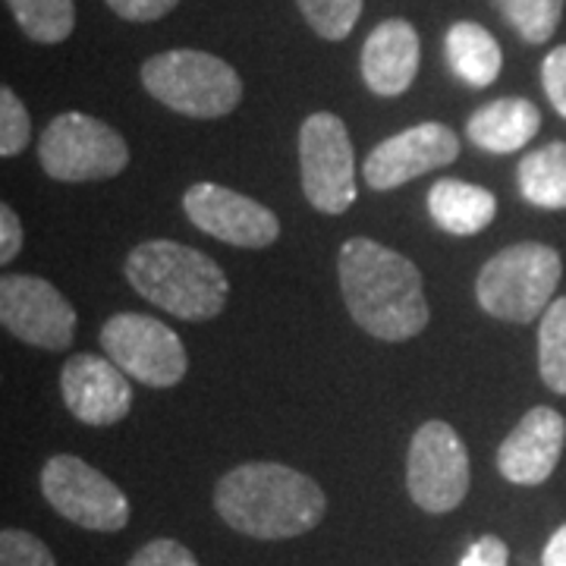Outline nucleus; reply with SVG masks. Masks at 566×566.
I'll use <instances>...</instances> for the list:
<instances>
[{
	"instance_id": "f257e3e1",
	"label": "nucleus",
	"mask_w": 566,
	"mask_h": 566,
	"mask_svg": "<svg viewBox=\"0 0 566 566\" xmlns=\"http://www.w3.org/2000/svg\"><path fill=\"white\" fill-rule=\"evenodd\" d=\"M337 271L346 308L365 334L387 344H403L422 334L431 308L424 300L422 274L406 255L375 240L353 237L340 249Z\"/></svg>"
},
{
	"instance_id": "f03ea898",
	"label": "nucleus",
	"mask_w": 566,
	"mask_h": 566,
	"mask_svg": "<svg viewBox=\"0 0 566 566\" xmlns=\"http://www.w3.org/2000/svg\"><path fill=\"white\" fill-rule=\"evenodd\" d=\"M214 510L230 528L249 538L277 542L318 526L327 497L303 472L281 463H243L214 488Z\"/></svg>"
},
{
	"instance_id": "7ed1b4c3",
	"label": "nucleus",
	"mask_w": 566,
	"mask_h": 566,
	"mask_svg": "<svg viewBox=\"0 0 566 566\" xmlns=\"http://www.w3.org/2000/svg\"><path fill=\"white\" fill-rule=\"evenodd\" d=\"M126 281L142 300L182 322H211L221 315L230 281L221 264L199 249L174 240H148L126 255Z\"/></svg>"
},
{
	"instance_id": "20e7f679",
	"label": "nucleus",
	"mask_w": 566,
	"mask_h": 566,
	"mask_svg": "<svg viewBox=\"0 0 566 566\" xmlns=\"http://www.w3.org/2000/svg\"><path fill=\"white\" fill-rule=\"evenodd\" d=\"M142 85L164 107L192 120L227 117L243 98L240 73L221 57L192 48L148 57L142 66Z\"/></svg>"
},
{
	"instance_id": "39448f33",
	"label": "nucleus",
	"mask_w": 566,
	"mask_h": 566,
	"mask_svg": "<svg viewBox=\"0 0 566 566\" xmlns=\"http://www.w3.org/2000/svg\"><path fill=\"white\" fill-rule=\"evenodd\" d=\"M564 262L545 243H516L491 255L479 271L475 296L491 318L532 324L554 303Z\"/></svg>"
},
{
	"instance_id": "423d86ee",
	"label": "nucleus",
	"mask_w": 566,
	"mask_h": 566,
	"mask_svg": "<svg viewBox=\"0 0 566 566\" xmlns=\"http://www.w3.org/2000/svg\"><path fill=\"white\" fill-rule=\"evenodd\" d=\"M39 161L51 180H111L126 170L129 145L114 126L88 114H61L41 133Z\"/></svg>"
},
{
	"instance_id": "0eeeda50",
	"label": "nucleus",
	"mask_w": 566,
	"mask_h": 566,
	"mask_svg": "<svg viewBox=\"0 0 566 566\" xmlns=\"http://www.w3.org/2000/svg\"><path fill=\"white\" fill-rule=\"evenodd\" d=\"M102 349L126 378L145 387L180 385L189 359L174 327L151 315L120 312L102 327Z\"/></svg>"
},
{
	"instance_id": "6e6552de",
	"label": "nucleus",
	"mask_w": 566,
	"mask_h": 566,
	"mask_svg": "<svg viewBox=\"0 0 566 566\" xmlns=\"http://www.w3.org/2000/svg\"><path fill=\"white\" fill-rule=\"evenodd\" d=\"M300 170L308 205L322 214H344L356 202V155L337 114H312L300 129Z\"/></svg>"
},
{
	"instance_id": "1a4fd4ad",
	"label": "nucleus",
	"mask_w": 566,
	"mask_h": 566,
	"mask_svg": "<svg viewBox=\"0 0 566 566\" xmlns=\"http://www.w3.org/2000/svg\"><path fill=\"white\" fill-rule=\"evenodd\" d=\"M41 494L63 520L88 532H120L129 523V501L120 488L95 465L70 453L44 463Z\"/></svg>"
},
{
	"instance_id": "9d476101",
	"label": "nucleus",
	"mask_w": 566,
	"mask_h": 566,
	"mask_svg": "<svg viewBox=\"0 0 566 566\" xmlns=\"http://www.w3.org/2000/svg\"><path fill=\"white\" fill-rule=\"evenodd\" d=\"M406 488L424 513H450L469 494V450L453 424L424 422L406 457Z\"/></svg>"
},
{
	"instance_id": "9b49d317",
	"label": "nucleus",
	"mask_w": 566,
	"mask_h": 566,
	"mask_svg": "<svg viewBox=\"0 0 566 566\" xmlns=\"http://www.w3.org/2000/svg\"><path fill=\"white\" fill-rule=\"evenodd\" d=\"M0 322L17 340L39 349H70L76 337V308L54 283L32 274H3Z\"/></svg>"
},
{
	"instance_id": "f8f14e48",
	"label": "nucleus",
	"mask_w": 566,
	"mask_h": 566,
	"mask_svg": "<svg viewBox=\"0 0 566 566\" xmlns=\"http://www.w3.org/2000/svg\"><path fill=\"white\" fill-rule=\"evenodd\" d=\"M182 211L202 233L240 249H268L281 237V221L271 208L218 182L189 186Z\"/></svg>"
},
{
	"instance_id": "ddd939ff",
	"label": "nucleus",
	"mask_w": 566,
	"mask_h": 566,
	"mask_svg": "<svg viewBox=\"0 0 566 566\" xmlns=\"http://www.w3.org/2000/svg\"><path fill=\"white\" fill-rule=\"evenodd\" d=\"M460 158V136L444 123H416L371 148L363 177L371 189L387 192Z\"/></svg>"
},
{
	"instance_id": "4468645a",
	"label": "nucleus",
	"mask_w": 566,
	"mask_h": 566,
	"mask_svg": "<svg viewBox=\"0 0 566 566\" xmlns=\"http://www.w3.org/2000/svg\"><path fill=\"white\" fill-rule=\"evenodd\" d=\"M61 394L66 409L82 424H117L133 409V387L107 356L76 353L61 371Z\"/></svg>"
},
{
	"instance_id": "2eb2a0df",
	"label": "nucleus",
	"mask_w": 566,
	"mask_h": 566,
	"mask_svg": "<svg viewBox=\"0 0 566 566\" xmlns=\"http://www.w3.org/2000/svg\"><path fill=\"white\" fill-rule=\"evenodd\" d=\"M566 444V419L551 406H535L506 434L497 450V469L513 485H545L560 463Z\"/></svg>"
},
{
	"instance_id": "dca6fc26",
	"label": "nucleus",
	"mask_w": 566,
	"mask_h": 566,
	"mask_svg": "<svg viewBox=\"0 0 566 566\" xmlns=\"http://www.w3.org/2000/svg\"><path fill=\"white\" fill-rule=\"evenodd\" d=\"M419 35L406 20H387L371 29L363 48V80L365 85L381 95L397 98L416 82L419 73Z\"/></svg>"
},
{
	"instance_id": "f3484780",
	"label": "nucleus",
	"mask_w": 566,
	"mask_h": 566,
	"mask_svg": "<svg viewBox=\"0 0 566 566\" xmlns=\"http://www.w3.org/2000/svg\"><path fill=\"white\" fill-rule=\"evenodd\" d=\"M542 129V114L528 98H497L465 120V139L491 155L526 148Z\"/></svg>"
},
{
	"instance_id": "a211bd4d",
	"label": "nucleus",
	"mask_w": 566,
	"mask_h": 566,
	"mask_svg": "<svg viewBox=\"0 0 566 566\" xmlns=\"http://www.w3.org/2000/svg\"><path fill=\"white\" fill-rule=\"evenodd\" d=\"M428 214L453 237L482 233L497 214V199L485 186L465 180H438L428 192Z\"/></svg>"
},
{
	"instance_id": "6ab92c4d",
	"label": "nucleus",
	"mask_w": 566,
	"mask_h": 566,
	"mask_svg": "<svg viewBox=\"0 0 566 566\" xmlns=\"http://www.w3.org/2000/svg\"><path fill=\"white\" fill-rule=\"evenodd\" d=\"M450 70L472 88H488L501 76V44L479 22H453L444 39Z\"/></svg>"
},
{
	"instance_id": "aec40b11",
	"label": "nucleus",
	"mask_w": 566,
	"mask_h": 566,
	"mask_svg": "<svg viewBox=\"0 0 566 566\" xmlns=\"http://www.w3.org/2000/svg\"><path fill=\"white\" fill-rule=\"evenodd\" d=\"M516 182L528 205L566 211V142H551L538 151H528L516 167Z\"/></svg>"
},
{
	"instance_id": "412c9836",
	"label": "nucleus",
	"mask_w": 566,
	"mask_h": 566,
	"mask_svg": "<svg viewBox=\"0 0 566 566\" xmlns=\"http://www.w3.org/2000/svg\"><path fill=\"white\" fill-rule=\"evenodd\" d=\"M20 29L39 44H61L76 29L73 0H7Z\"/></svg>"
},
{
	"instance_id": "4be33fe9",
	"label": "nucleus",
	"mask_w": 566,
	"mask_h": 566,
	"mask_svg": "<svg viewBox=\"0 0 566 566\" xmlns=\"http://www.w3.org/2000/svg\"><path fill=\"white\" fill-rule=\"evenodd\" d=\"M538 371L554 394L566 397V296L547 305L538 324Z\"/></svg>"
},
{
	"instance_id": "5701e85b",
	"label": "nucleus",
	"mask_w": 566,
	"mask_h": 566,
	"mask_svg": "<svg viewBox=\"0 0 566 566\" xmlns=\"http://www.w3.org/2000/svg\"><path fill=\"white\" fill-rule=\"evenodd\" d=\"M494 7L526 44H545L564 17V0H494Z\"/></svg>"
},
{
	"instance_id": "b1692460",
	"label": "nucleus",
	"mask_w": 566,
	"mask_h": 566,
	"mask_svg": "<svg viewBox=\"0 0 566 566\" xmlns=\"http://www.w3.org/2000/svg\"><path fill=\"white\" fill-rule=\"evenodd\" d=\"M305 22L327 41H344L363 13V0H296Z\"/></svg>"
},
{
	"instance_id": "393cba45",
	"label": "nucleus",
	"mask_w": 566,
	"mask_h": 566,
	"mask_svg": "<svg viewBox=\"0 0 566 566\" xmlns=\"http://www.w3.org/2000/svg\"><path fill=\"white\" fill-rule=\"evenodd\" d=\"M29 139H32L29 111L13 95V88H0V155L17 158L20 151H25Z\"/></svg>"
},
{
	"instance_id": "a878e982",
	"label": "nucleus",
	"mask_w": 566,
	"mask_h": 566,
	"mask_svg": "<svg viewBox=\"0 0 566 566\" xmlns=\"http://www.w3.org/2000/svg\"><path fill=\"white\" fill-rule=\"evenodd\" d=\"M0 566H57L51 547L32 532L3 528L0 532Z\"/></svg>"
},
{
	"instance_id": "bb28decb",
	"label": "nucleus",
	"mask_w": 566,
	"mask_h": 566,
	"mask_svg": "<svg viewBox=\"0 0 566 566\" xmlns=\"http://www.w3.org/2000/svg\"><path fill=\"white\" fill-rule=\"evenodd\" d=\"M126 566H199L196 554L174 538H155L133 554Z\"/></svg>"
},
{
	"instance_id": "cd10ccee",
	"label": "nucleus",
	"mask_w": 566,
	"mask_h": 566,
	"mask_svg": "<svg viewBox=\"0 0 566 566\" xmlns=\"http://www.w3.org/2000/svg\"><path fill=\"white\" fill-rule=\"evenodd\" d=\"M542 85H545L554 111L566 120V44L554 48L542 63Z\"/></svg>"
},
{
	"instance_id": "c85d7f7f",
	"label": "nucleus",
	"mask_w": 566,
	"mask_h": 566,
	"mask_svg": "<svg viewBox=\"0 0 566 566\" xmlns=\"http://www.w3.org/2000/svg\"><path fill=\"white\" fill-rule=\"evenodd\" d=\"M180 0H107V7L129 22H155L167 17Z\"/></svg>"
},
{
	"instance_id": "c756f323",
	"label": "nucleus",
	"mask_w": 566,
	"mask_h": 566,
	"mask_svg": "<svg viewBox=\"0 0 566 566\" xmlns=\"http://www.w3.org/2000/svg\"><path fill=\"white\" fill-rule=\"evenodd\" d=\"M510 564V547L497 535H482L475 545L463 554L460 566H506Z\"/></svg>"
},
{
	"instance_id": "7c9ffc66",
	"label": "nucleus",
	"mask_w": 566,
	"mask_h": 566,
	"mask_svg": "<svg viewBox=\"0 0 566 566\" xmlns=\"http://www.w3.org/2000/svg\"><path fill=\"white\" fill-rule=\"evenodd\" d=\"M22 249V223L10 205H0V264H13Z\"/></svg>"
},
{
	"instance_id": "2f4dec72",
	"label": "nucleus",
	"mask_w": 566,
	"mask_h": 566,
	"mask_svg": "<svg viewBox=\"0 0 566 566\" xmlns=\"http://www.w3.org/2000/svg\"><path fill=\"white\" fill-rule=\"evenodd\" d=\"M542 566H566V523L547 538Z\"/></svg>"
}]
</instances>
